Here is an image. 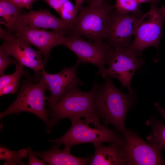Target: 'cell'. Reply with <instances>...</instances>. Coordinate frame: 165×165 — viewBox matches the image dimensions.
Masks as SVG:
<instances>
[{
	"label": "cell",
	"instance_id": "cell-1",
	"mask_svg": "<svg viewBox=\"0 0 165 165\" xmlns=\"http://www.w3.org/2000/svg\"><path fill=\"white\" fill-rule=\"evenodd\" d=\"M105 79L103 82L98 84L96 93V113L105 125H112L122 134L126 130L125 120L133 104L134 93H123L115 86L111 77Z\"/></svg>",
	"mask_w": 165,
	"mask_h": 165
},
{
	"label": "cell",
	"instance_id": "cell-2",
	"mask_svg": "<svg viewBox=\"0 0 165 165\" xmlns=\"http://www.w3.org/2000/svg\"><path fill=\"white\" fill-rule=\"evenodd\" d=\"M97 114L76 117L71 119L72 125L62 137L49 141L59 146L64 145L71 147L79 144L92 143L94 145L112 143L121 136L114 130L100 123Z\"/></svg>",
	"mask_w": 165,
	"mask_h": 165
},
{
	"label": "cell",
	"instance_id": "cell-3",
	"mask_svg": "<svg viewBox=\"0 0 165 165\" xmlns=\"http://www.w3.org/2000/svg\"><path fill=\"white\" fill-rule=\"evenodd\" d=\"M98 86L94 82L89 91H82L75 87L66 93L57 103L50 108L48 114L51 117L50 127L62 119H71L80 116L97 114L95 98Z\"/></svg>",
	"mask_w": 165,
	"mask_h": 165
},
{
	"label": "cell",
	"instance_id": "cell-4",
	"mask_svg": "<svg viewBox=\"0 0 165 165\" xmlns=\"http://www.w3.org/2000/svg\"><path fill=\"white\" fill-rule=\"evenodd\" d=\"M47 90L45 81L41 75L38 81L30 79L24 81L15 101L5 110L0 114V118L20 112H31L41 118L46 124L48 132L50 131V121L45 108Z\"/></svg>",
	"mask_w": 165,
	"mask_h": 165
},
{
	"label": "cell",
	"instance_id": "cell-5",
	"mask_svg": "<svg viewBox=\"0 0 165 165\" xmlns=\"http://www.w3.org/2000/svg\"><path fill=\"white\" fill-rule=\"evenodd\" d=\"M111 2V0H107L99 5L81 7L69 33L86 38L91 41L103 42L106 38L109 16L114 8Z\"/></svg>",
	"mask_w": 165,
	"mask_h": 165
},
{
	"label": "cell",
	"instance_id": "cell-6",
	"mask_svg": "<svg viewBox=\"0 0 165 165\" xmlns=\"http://www.w3.org/2000/svg\"><path fill=\"white\" fill-rule=\"evenodd\" d=\"M157 4L151 3L149 10L139 18L134 38L128 46L139 56L148 47H158L165 19L160 8L157 7Z\"/></svg>",
	"mask_w": 165,
	"mask_h": 165
},
{
	"label": "cell",
	"instance_id": "cell-7",
	"mask_svg": "<svg viewBox=\"0 0 165 165\" xmlns=\"http://www.w3.org/2000/svg\"><path fill=\"white\" fill-rule=\"evenodd\" d=\"M138 56L128 47L113 48L107 63L108 67L95 75L101 76L104 79L107 76L116 78L122 87L127 88L129 92L134 93L130 84L131 79L135 71L144 64L143 59Z\"/></svg>",
	"mask_w": 165,
	"mask_h": 165
},
{
	"label": "cell",
	"instance_id": "cell-8",
	"mask_svg": "<svg viewBox=\"0 0 165 165\" xmlns=\"http://www.w3.org/2000/svg\"><path fill=\"white\" fill-rule=\"evenodd\" d=\"M64 36L61 45L68 48L76 55L79 64L90 63L98 68L97 73L102 72L113 48L107 42L87 41L77 35L69 33Z\"/></svg>",
	"mask_w": 165,
	"mask_h": 165
},
{
	"label": "cell",
	"instance_id": "cell-9",
	"mask_svg": "<svg viewBox=\"0 0 165 165\" xmlns=\"http://www.w3.org/2000/svg\"><path fill=\"white\" fill-rule=\"evenodd\" d=\"M123 152L127 165H165L159 145L148 143L131 130L122 134Z\"/></svg>",
	"mask_w": 165,
	"mask_h": 165
},
{
	"label": "cell",
	"instance_id": "cell-10",
	"mask_svg": "<svg viewBox=\"0 0 165 165\" xmlns=\"http://www.w3.org/2000/svg\"><path fill=\"white\" fill-rule=\"evenodd\" d=\"M0 39L4 42L1 47L17 63L31 69L38 77L46 64L40 50L33 49L30 44L0 26Z\"/></svg>",
	"mask_w": 165,
	"mask_h": 165
},
{
	"label": "cell",
	"instance_id": "cell-11",
	"mask_svg": "<svg viewBox=\"0 0 165 165\" xmlns=\"http://www.w3.org/2000/svg\"><path fill=\"white\" fill-rule=\"evenodd\" d=\"M143 14H123L112 11L107 26V43L113 48L129 46L131 38L135 35L138 20Z\"/></svg>",
	"mask_w": 165,
	"mask_h": 165
},
{
	"label": "cell",
	"instance_id": "cell-12",
	"mask_svg": "<svg viewBox=\"0 0 165 165\" xmlns=\"http://www.w3.org/2000/svg\"><path fill=\"white\" fill-rule=\"evenodd\" d=\"M79 64L76 62L73 66L64 67L60 72L49 74L43 69L41 75L44 79L47 90L50 95L46 96V105L50 108L57 103L60 98L71 89L83 84L77 75V69Z\"/></svg>",
	"mask_w": 165,
	"mask_h": 165
},
{
	"label": "cell",
	"instance_id": "cell-13",
	"mask_svg": "<svg viewBox=\"0 0 165 165\" xmlns=\"http://www.w3.org/2000/svg\"><path fill=\"white\" fill-rule=\"evenodd\" d=\"M67 33L33 28L22 22L13 34L38 48L42 52L46 64L51 50L54 47L61 45L64 35Z\"/></svg>",
	"mask_w": 165,
	"mask_h": 165
},
{
	"label": "cell",
	"instance_id": "cell-14",
	"mask_svg": "<svg viewBox=\"0 0 165 165\" xmlns=\"http://www.w3.org/2000/svg\"><path fill=\"white\" fill-rule=\"evenodd\" d=\"M22 19L23 22L33 28L52 29L68 33L72 30L75 19L68 21L57 17L46 9L30 10L22 14Z\"/></svg>",
	"mask_w": 165,
	"mask_h": 165
},
{
	"label": "cell",
	"instance_id": "cell-15",
	"mask_svg": "<svg viewBox=\"0 0 165 165\" xmlns=\"http://www.w3.org/2000/svg\"><path fill=\"white\" fill-rule=\"evenodd\" d=\"M102 144L94 145L95 152L89 165H127L122 136L108 146Z\"/></svg>",
	"mask_w": 165,
	"mask_h": 165
},
{
	"label": "cell",
	"instance_id": "cell-16",
	"mask_svg": "<svg viewBox=\"0 0 165 165\" xmlns=\"http://www.w3.org/2000/svg\"><path fill=\"white\" fill-rule=\"evenodd\" d=\"M60 146L56 144L47 151L34 152V153L50 165H88L94 155L93 154L85 158L77 157L71 154V147L65 146L64 148L61 150Z\"/></svg>",
	"mask_w": 165,
	"mask_h": 165
},
{
	"label": "cell",
	"instance_id": "cell-17",
	"mask_svg": "<svg viewBox=\"0 0 165 165\" xmlns=\"http://www.w3.org/2000/svg\"><path fill=\"white\" fill-rule=\"evenodd\" d=\"M21 9L9 0L0 1V24L13 33L17 31L22 22Z\"/></svg>",
	"mask_w": 165,
	"mask_h": 165
},
{
	"label": "cell",
	"instance_id": "cell-18",
	"mask_svg": "<svg viewBox=\"0 0 165 165\" xmlns=\"http://www.w3.org/2000/svg\"><path fill=\"white\" fill-rule=\"evenodd\" d=\"M147 124L151 127L150 134L147 137L150 143L159 145L163 149L165 148V124L161 121L151 119Z\"/></svg>",
	"mask_w": 165,
	"mask_h": 165
},
{
	"label": "cell",
	"instance_id": "cell-19",
	"mask_svg": "<svg viewBox=\"0 0 165 165\" xmlns=\"http://www.w3.org/2000/svg\"><path fill=\"white\" fill-rule=\"evenodd\" d=\"M28 151L27 150L24 149L16 152L9 150L6 148L1 146L0 148V158L1 160H5V165H24L22 162L21 159L26 157Z\"/></svg>",
	"mask_w": 165,
	"mask_h": 165
},
{
	"label": "cell",
	"instance_id": "cell-20",
	"mask_svg": "<svg viewBox=\"0 0 165 165\" xmlns=\"http://www.w3.org/2000/svg\"><path fill=\"white\" fill-rule=\"evenodd\" d=\"M114 8L115 11L123 14H141L143 13L141 4L135 0H115Z\"/></svg>",
	"mask_w": 165,
	"mask_h": 165
},
{
	"label": "cell",
	"instance_id": "cell-21",
	"mask_svg": "<svg viewBox=\"0 0 165 165\" xmlns=\"http://www.w3.org/2000/svg\"><path fill=\"white\" fill-rule=\"evenodd\" d=\"M24 67L21 64L17 63L15 71L13 73L0 75V90L15 80L20 79L23 74Z\"/></svg>",
	"mask_w": 165,
	"mask_h": 165
},
{
	"label": "cell",
	"instance_id": "cell-22",
	"mask_svg": "<svg viewBox=\"0 0 165 165\" xmlns=\"http://www.w3.org/2000/svg\"><path fill=\"white\" fill-rule=\"evenodd\" d=\"M77 13L75 6L68 0L63 5L58 13L63 19L72 21L75 19Z\"/></svg>",
	"mask_w": 165,
	"mask_h": 165
},
{
	"label": "cell",
	"instance_id": "cell-23",
	"mask_svg": "<svg viewBox=\"0 0 165 165\" xmlns=\"http://www.w3.org/2000/svg\"><path fill=\"white\" fill-rule=\"evenodd\" d=\"M10 56L0 46V75L4 74L7 67L11 64H16V60L11 59Z\"/></svg>",
	"mask_w": 165,
	"mask_h": 165
},
{
	"label": "cell",
	"instance_id": "cell-24",
	"mask_svg": "<svg viewBox=\"0 0 165 165\" xmlns=\"http://www.w3.org/2000/svg\"><path fill=\"white\" fill-rule=\"evenodd\" d=\"M20 80V79H17L4 87L0 90V96L16 92L19 87Z\"/></svg>",
	"mask_w": 165,
	"mask_h": 165
},
{
	"label": "cell",
	"instance_id": "cell-25",
	"mask_svg": "<svg viewBox=\"0 0 165 165\" xmlns=\"http://www.w3.org/2000/svg\"><path fill=\"white\" fill-rule=\"evenodd\" d=\"M27 150L29 156L28 165H46V163L43 160H40L38 159L31 150L30 147L28 148Z\"/></svg>",
	"mask_w": 165,
	"mask_h": 165
},
{
	"label": "cell",
	"instance_id": "cell-26",
	"mask_svg": "<svg viewBox=\"0 0 165 165\" xmlns=\"http://www.w3.org/2000/svg\"><path fill=\"white\" fill-rule=\"evenodd\" d=\"M12 4L20 8L25 7L28 9L31 8L34 2L33 0H9Z\"/></svg>",
	"mask_w": 165,
	"mask_h": 165
},
{
	"label": "cell",
	"instance_id": "cell-27",
	"mask_svg": "<svg viewBox=\"0 0 165 165\" xmlns=\"http://www.w3.org/2000/svg\"><path fill=\"white\" fill-rule=\"evenodd\" d=\"M38 0H36V1ZM58 13L63 5L68 0H43Z\"/></svg>",
	"mask_w": 165,
	"mask_h": 165
},
{
	"label": "cell",
	"instance_id": "cell-28",
	"mask_svg": "<svg viewBox=\"0 0 165 165\" xmlns=\"http://www.w3.org/2000/svg\"><path fill=\"white\" fill-rule=\"evenodd\" d=\"M155 106L161 116L165 118V108H162L160 105L158 103H156Z\"/></svg>",
	"mask_w": 165,
	"mask_h": 165
},
{
	"label": "cell",
	"instance_id": "cell-29",
	"mask_svg": "<svg viewBox=\"0 0 165 165\" xmlns=\"http://www.w3.org/2000/svg\"><path fill=\"white\" fill-rule=\"evenodd\" d=\"M104 0H88L89 5H98L104 2Z\"/></svg>",
	"mask_w": 165,
	"mask_h": 165
},
{
	"label": "cell",
	"instance_id": "cell-30",
	"mask_svg": "<svg viewBox=\"0 0 165 165\" xmlns=\"http://www.w3.org/2000/svg\"><path fill=\"white\" fill-rule=\"evenodd\" d=\"M138 3L141 4L143 3H149L151 4L153 3H156L158 4L160 0H135Z\"/></svg>",
	"mask_w": 165,
	"mask_h": 165
},
{
	"label": "cell",
	"instance_id": "cell-31",
	"mask_svg": "<svg viewBox=\"0 0 165 165\" xmlns=\"http://www.w3.org/2000/svg\"><path fill=\"white\" fill-rule=\"evenodd\" d=\"M75 7L77 12L79 11L80 8L82 7V5L84 2V0H75Z\"/></svg>",
	"mask_w": 165,
	"mask_h": 165
},
{
	"label": "cell",
	"instance_id": "cell-32",
	"mask_svg": "<svg viewBox=\"0 0 165 165\" xmlns=\"http://www.w3.org/2000/svg\"><path fill=\"white\" fill-rule=\"evenodd\" d=\"M160 9L162 14L165 19V6H163L161 8H160Z\"/></svg>",
	"mask_w": 165,
	"mask_h": 165
},
{
	"label": "cell",
	"instance_id": "cell-33",
	"mask_svg": "<svg viewBox=\"0 0 165 165\" xmlns=\"http://www.w3.org/2000/svg\"><path fill=\"white\" fill-rule=\"evenodd\" d=\"M2 0H0V1H2Z\"/></svg>",
	"mask_w": 165,
	"mask_h": 165
},
{
	"label": "cell",
	"instance_id": "cell-34",
	"mask_svg": "<svg viewBox=\"0 0 165 165\" xmlns=\"http://www.w3.org/2000/svg\"><path fill=\"white\" fill-rule=\"evenodd\" d=\"M33 2H34L35 1H36V0H33Z\"/></svg>",
	"mask_w": 165,
	"mask_h": 165
}]
</instances>
